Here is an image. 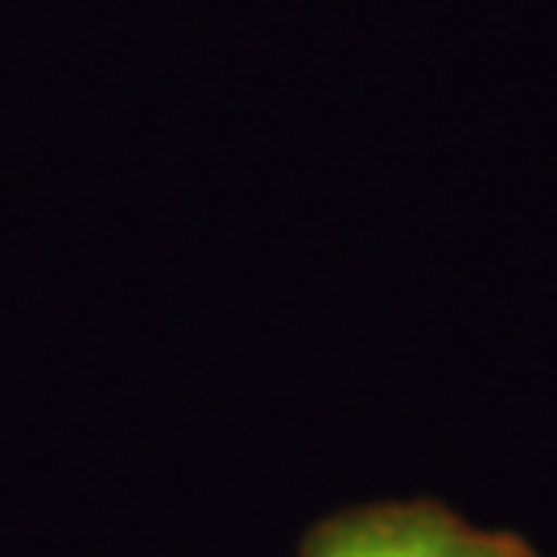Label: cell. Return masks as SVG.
Returning <instances> with one entry per match:
<instances>
[{
	"instance_id": "6da1fadb",
	"label": "cell",
	"mask_w": 557,
	"mask_h": 557,
	"mask_svg": "<svg viewBox=\"0 0 557 557\" xmlns=\"http://www.w3.org/2000/svg\"><path fill=\"white\" fill-rule=\"evenodd\" d=\"M301 557H541L517 533L479 529L434 499H393L326 517Z\"/></svg>"
}]
</instances>
